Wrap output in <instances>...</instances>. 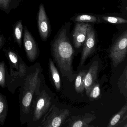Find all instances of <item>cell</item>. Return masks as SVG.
<instances>
[{"label":"cell","instance_id":"cell-16","mask_svg":"<svg viewBox=\"0 0 127 127\" xmlns=\"http://www.w3.org/2000/svg\"><path fill=\"white\" fill-rule=\"evenodd\" d=\"M72 20L78 23H98L100 21L97 16L92 15L80 14L75 16Z\"/></svg>","mask_w":127,"mask_h":127},{"label":"cell","instance_id":"cell-14","mask_svg":"<svg viewBox=\"0 0 127 127\" xmlns=\"http://www.w3.org/2000/svg\"><path fill=\"white\" fill-rule=\"evenodd\" d=\"M8 102L6 96L0 93V125L3 126L8 113Z\"/></svg>","mask_w":127,"mask_h":127},{"label":"cell","instance_id":"cell-6","mask_svg":"<svg viewBox=\"0 0 127 127\" xmlns=\"http://www.w3.org/2000/svg\"><path fill=\"white\" fill-rule=\"evenodd\" d=\"M23 42L27 57L30 61H34L39 54L37 43L26 26L24 27Z\"/></svg>","mask_w":127,"mask_h":127},{"label":"cell","instance_id":"cell-10","mask_svg":"<svg viewBox=\"0 0 127 127\" xmlns=\"http://www.w3.org/2000/svg\"><path fill=\"white\" fill-rule=\"evenodd\" d=\"M98 68V62H94L85 75L84 79L85 90L87 95L92 87L96 83Z\"/></svg>","mask_w":127,"mask_h":127},{"label":"cell","instance_id":"cell-19","mask_svg":"<svg viewBox=\"0 0 127 127\" xmlns=\"http://www.w3.org/2000/svg\"><path fill=\"white\" fill-rule=\"evenodd\" d=\"M102 19L105 21L113 24H123L127 23V21L122 18L113 16H103Z\"/></svg>","mask_w":127,"mask_h":127},{"label":"cell","instance_id":"cell-20","mask_svg":"<svg viewBox=\"0 0 127 127\" xmlns=\"http://www.w3.org/2000/svg\"><path fill=\"white\" fill-rule=\"evenodd\" d=\"M6 70L4 62H0V86L3 88L6 85Z\"/></svg>","mask_w":127,"mask_h":127},{"label":"cell","instance_id":"cell-3","mask_svg":"<svg viewBox=\"0 0 127 127\" xmlns=\"http://www.w3.org/2000/svg\"><path fill=\"white\" fill-rule=\"evenodd\" d=\"M41 85L33 96L26 123L29 127H40L51 107L52 98L46 90L41 89Z\"/></svg>","mask_w":127,"mask_h":127},{"label":"cell","instance_id":"cell-12","mask_svg":"<svg viewBox=\"0 0 127 127\" xmlns=\"http://www.w3.org/2000/svg\"><path fill=\"white\" fill-rule=\"evenodd\" d=\"M22 0H0V11L9 14L12 10L16 9Z\"/></svg>","mask_w":127,"mask_h":127},{"label":"cell","instance_id":"cell-7","mask_svg":"<svg viewBox=\"0 0 127 127\" xmlns=\"http://www.w3.org/2000/svg\"><path fill=\"white\" fill-rule=\"evenodd\" d=\"M37 20L40 37L42 40L46 41L50 36L52 29L49 20L43 3H41L39 5Z\"/></svg>","mask_w":127,"mask_h":127},{"label":"cell","instance_id":"cell-8","mask_svg":"<svg viewBox=\"0 0 127 127\" xmlns=\"http://www.w3.org/2000/svg\"><path fill=\"white\" fill-rule=\"evenodd\" d=\"M95 32L92 26L89 24L87 31V36L83 44L80 65H82L88 57L95 50L96 41Z\"/></svg>","mask_w":127,"mask_h":127},{"label":"cell","instance_id":"cell-2","mask_svg":"<svg viewBox=\"0 0 127 127\" xmlns=\"http://www.w3.org/2000/svg\"><path fill=\"white\" fill-rule=\"evenodd\" d=\"M41 69L39 63L28 68L24 82L20 90V122L22 124L27 122L35 93L39 90L41 83Z\"/></svg>","mask_w":127,"mask_h":127},{"label":"cell","instance_id":"cell-21","mask_svg":"<svg viewBox=\"0 0 127 127\" xmlns=\"http://www.w3.org/2000/svg\"><path fill=\"white\" fill-rule=\"evenodd\" d=\"M6 53L7 54L9 58L10 62H11L12 66L14 67L16 69L18 68V56L15 52L10 50H5Z\"/></svg>","mask_w":127,"mask_h":127},{"label":"cell","instance_id":"cell-18","mask_svg":"<svg viewBox=\"0 0 127 127\" xmlns=\"http://www.w3.org/2000/svg\"><path fill=\"white\" fill-rule=\"evenodd\" d=\"M87 72L86 70H81L76 78L75 89L76 92L78 93H82L84 91V79Z\"/></svg>","mask_w":127,"mask_h":127},{"label":"cell","instance_id":"cell-4","mask_svg":"<svg viewBox=\"0 0 127 127\" xmlns=\"http://www.w3.org/2000/svg\"><path fill=\"white\" fill-rule=\"evenodd\" d=\"M69 114L68 109L60 110L53 105L47 112L40 127H60Z\"/></svg>","mask_w":127,"mask_h":127},{"label":"cell","instance_id":"cell-15","mask_svg":"<svg viewBox=\"0 0 127 127\" xmlns=\"http://www.w3.org/2000/svg\"><path fill=\"white\" fill-rule=\"evenodd\" d=\"M49 69L55 87L58 91L61 88L60 75L58 69L51 59H50L49 60Z\"/></svg>","mask_w":127,"mask_h":127},{"label":"cell","instance_id":"cell-17","mask_svg":"<svg viewBox=\"0 0 127 127\" xmlns=\"http://www.w3.org/2000/svg\"><path fill=\"white\" fill-rule=\"evenodd\" d=\"M127 111V104L126 103L121 110L111 118L107 127H114L117 126L118 124L121 122V120L123 117H124Z\"/></svg>","mask_w":127,"mask_h":127},{"label":"cell","instance_id":"cell-13","mask_svg":"<svg viewBox=\"0 0 127 127\" xmlns=\"http://www.w3.org/2000/svg\"><path fill=\"white\" fill-rule=\"evenodd\" d=\"M23 26L21 20L18 21L13 27V37L15 41L20 48H21L23 39Z\"/></svg>","mask_w":127,"mask_h":127},{"label":"cell","instance_id":"cell-5","mask_svg":"<svg viewBox=\"0 0 127 127\" xmlns=\"http://www.w3.org/2000/svg\"><path fill=\"white\" fill-rule=\"evenodd\" d=\"M127 52V31L126 30L115 41L110 51V56L115 67L124 61Z\"/></svg>","mask_w":127,"mask_h":127},{"label":"cell","instance_id":"cell-1","mask_svg":"<svg viewBox=\"0 0 127 127\" xmlns=\"http://www.w3.org/2000/svg\"><path fill=\"white\" fill-rule=\"evenodd\" d=\"M70 24L69 22L66 23L59 30L52 41L51 48L53 56L62 76L72 81L75 78L72 69L75 52L69 38Z\"/></svg>","mask_w":127,"mask_h":127},{"label":"cell","instance_id":"cell-11","mask_svg":"<svg viewBox=\"0 0 127 127\" xmlns=\"http://www.w3.org/2000/svg\"><path fill=\"white\" fill-rule=\"evenodd\" d=\"M96 117L94 115L88 114L84 116L72 117L71 120L69 122V127H94V126L89 125L88 124L95 119Z\"/></svg>","mask_w":127,"mask_h":127},{"label":"cell","instance_id":"cell-22","mask_svg":"<svg viewBox=\"0 0 127 127\" xmlns=\"http://www.w3.org/2000/svg\"><path fill=\"white\" fill-rule=\"evenodd\" d=\"M101 94V90L99 84L96 83L92 87L88 95L92 99L98 98Z\"/></svg>","mask_w":127,"mask_h":127},{"label":"cell","instance_id":"cell-9","mask_svg":"<svg viewBox=\"0 0 127 127\" xmlns=\"http://www.w3.org/2000/svg\"><path fill=\"white\" fill-rule=\"evenodd\" d=\"M89 24L88 23H77L76 24L72 33L74 47L79 49L83 45L87 34Z\"/></svg>","mask_w":127,"mask_h":127},{"label":"cell","instance_id":"cell-23","mask_svg":"<svg viewBox=\"0 0 127 127\" xmlns=\"http://www.w3.org/2000/svg\"><path fill=\"white\" fill-rule=\"evenodd\" d=\"M5 38L3 34L0 35V49L2 48L3 44L5 43Z\"/></svg>","mask_w":127,"mask_h":127}]
</instances>
